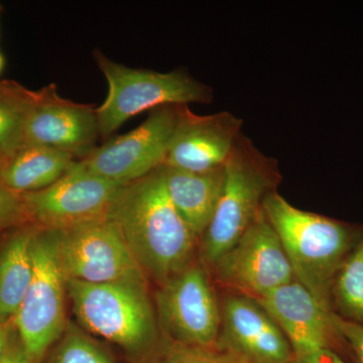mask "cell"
<instances>
[{
    "label": "cell",
    "mask_w": 363,
    "mask_h": 363,
    "mask_svg": "<svg viewBox=\"0 0 363 363\" xmlns=\"http://www.w3.org/2000/svg\"><path fill=\"white\" fill-rule=\"evenodd\" d=\"M77 162L66 152L26 145L9 159L0 183L21 194L37 192L59 181Z\"/></svg>",
    "instance_id": "ac0fdd59"
},
{
    "label": "cell",
    "mask_w": 363,
    "mask_h": 363,
    "mask_svg": "<svg viewBox=\"0 0 363 363\" xmlns=\"http://www.w3.org/2000/svg\"><path fill=\"white\" fill-rule=\"evenodd\" d=\"M332 307L343 319L363 324V224L357 243L334 281Z\"/></svg>",
    "instance_id": "ffe728a7"
},
{
    "label": "cell",
    "mask_w": 363,
    "mask_h": 363,
    "mask_svg": "<svg viewBox=\"0 0 363 363\" xmlns=\"http://www.w3.org/2000/svg\"><path fill=\"white\" fill-rule=\"evenodd\" d=\"M40 363H117L96 339L78 324L68 322L61 337Z\"/></svg>",
    "instance_id": "44dd1931"
},
{
    "label": "cell",
    "mask_w": 363,
    "mask_h": 363,
    "mask_svg": "<svg viewBox=\"0 0 363 363\" xmlns=\"http://www.w3.org/2000/svg\"><path fill=\"white\" fill-rule=\"evenodd\" d=\"M223 169L196 173L161 166L169 199L199 240L216 209L223 183Z\"/></svg>",
    "instance_id": "2e32d148"
},
{
    "label": "cell",
    "mask_w": 363,
    "mask_h": 363,
    "mask_svg": "<svg viewBox=\"0 0 363 363\" xmlns=\"http://www.w3.org/2000/svg\"><path fill=\"white\" fill-rule=\"evenodd\" d=\"M68 300L79 326L118 346L133 363H152L162 336L147 281L90 284L67 279Z\"/></svg>",
    "instance_id": "3957f363"
},
{
    "label": "cell",
    "mask_w": 363,
    "mask_h": 363,
    "mask_svg": "<svg viewBox=\"0 0 363 363\" xmlns=\"http://www.w3.org/2000/svg\"><path fill=\"white\" fill-rule=\"evenodd\" d=\"M9 157L6 156L4 152H0V182H1L2 175L6 171L7 164H9Z\"/></svg>",
    "instance_id": "83f0119b"
},
{
    "label": "cell",
    "mask_w": 363,
    "mask_h": 363,
    "mask_svg": "<svg viewBox=\"0 0 363 363\" xmlns=\"http://www.w3.org/2000/svg\"><path fill=\"white\" fill-rule=\"evenodd\" d=\"M279 235L294 274L326 311L333 313L337 272L362 233V224L298 209L277 191L262 205Z\"/></svg>",
    "instance_id": "7a4b0ae2"
},
{
    "label": "cell",
    "mask_w": 363,
    "mask_h": 363,
    "mask_svg": "<svg viewBox=\"0 0 363 363\" xmlns=\"http://www.w3.org/2000/svg\"><path fill=\"white\" fill-rule=\"evenodd\" d=\"M152 363H242L220 350L212 347L181 345L168 341L161 354Z\"/></svg>",
    "instance_id": "7402d4cb"
},
{
    "label": "cell",
    "mask_w": 363,
    "mask_h": 363,
    "mask_svg": "<svg viewBox=\"0 0 363 363\" xmlns=\"http://www.w3.org/2000/svg\"><path fill=\"white\" fill-rule=\"evenodd\" d=\"M50 231L67 279L90 284L147 281L123 234L106 217Z\"/></svg>",
    "instance_id": "ba28073f"
},
{
    "label": "cell",
    "mask_w": 363,
    "mask_h": 363,
    "mask_svg": "<svg viewBox=\"0 0 363 363\" xmlns=\"http://www.w3.org/2000/svg\"><path fill=\"white\" fill-rule=\"evenodd\" d=\"M37 98L16 81H0V152L9 159L25 145L26 123Z\"/></svg>",
    "instance_id": "d6986e66"
},
{
    "label": "cell",
    "mask_w": 363,
    "mask_h": 363,
    "mask_svg": "<svg viewBox=\"0 0 363 363\" xmlns=\"http://www.w3.org/2000/svg\"><path fill=\"white\" fill-rule=\"evenodd\" d=\"M67 298V278L60 267L51 231L38 226L32 281L14 317L30 363L42 362L65 331Z\"/></svg>",
    "instance_id": "52a82bcc"
},
{
    "label": "cell",
    "mask_w": 363,
    "mask_h": 363,
    "mask_svg": "<svg viewBox=\"0 0 363 363\" xmlns=\"http://www.w3.org/2000/svg\"><path fill=\"white\" fill-rule=\"evenodd\" d=\"M294 363H350L330 350H314L295 355Z\"/></svg>",
    "instance_id": "d4e9b609"
},
{
    "label": "cell",
    "mask_w": 363,
    "mask_h": 363,
    "mask_svg": "<svg viewBox=\"0 0 363 363\" xmlns=\"http://www.w3.org/2000/svg\"><path fill=\"white\" fill-rule=\"evenodd\" d=\"M179 105L150 112L135 130L97 147L79 166L89 173L125 185L162 166L175 131Z\"/></svg>",
    "instance_id": "30bf717a"
},
{
    "label": "cell",
    "mask_w": 363,
    "mask_h": 363,
    "mask_svg": "<svg viewBox=\"0 0 363 363\" xmlns=\"http://www.w3.org/2000/svg\"><path fill=\"white\" fill-rule=\"evenodd\" d=\"M223 173L216 209L198 247V259L208 271L247 233L267 196L283 180L277 160L260 152L243 133L224 164Z\"/></svg>",
    "instance_id": "277c9868"
},
{
    "label": "cell",
    "mask_w": 363,
    "mask_h": 363,
    "mask_svg": "<svg viewBox=\"0 0 363 363\" xmlns=\"http://www.w3.org/2000/svg\"><path fill=\"white\" fill-rule=\"evenodd\" d=\"M28 223L23 194L0 183V235Z\"/></svg>",
    "instance_id": "603a6c76"
},
{
    "label": "cell",
    "mask_w": 363,
    "mask_h": 363,
    "mask_svg": "<svg viewBox=\"0 0 363 363\" xmlns=\"http://www.w3.org/2000/svg\"><path fill=\"white\" fill-rule=\"evenodd\" d=\"M209 272L216 288L255 300L296 279L283 245L264 209Z\"/></svg>",
    "instance_id": "9c48e42d"
},
{
    "label": "cell",
    "mask_w": 363,
    "mask_h": 363,
    "mask_svg": "<svg viewBox=\"0 0 363 363\" xmlns=\"http://www.w3.org/2000/svg\"><path fill=\"white\" fill-rule=\"evenodd\" d=\"M121 184L89 173L78 162L59 181L37 192L23 193L30 223L66 229L106 217Z\"/></svg>",
    "instance_id": "8fae6325"
},
{
    "label": "cell",
    "mask_w": 363,
    "mask_h": 363,
    "mask_svg": "<svg viewBox=\"0 0 363 363\" xmlns=\"http://www.w3.org/2000/svg\"><path fill=\"white\" fill-rule=\"evenodd\" d=\"M14 328H16L14 321L7 322V323L0 322V363L2 362L4 355H6L7 346L11 341Z\"/></svg>",
    "instance_id": "4316f807"
},
{
    "label": "cell",
    "mask_w": 363,
    "mask_h": 363,
    "mask_svg": "<svg viewBox=\"0 0 363 363\" xmlns=\"http://www.w3.org/2000/svg\"><path fill=\"white\" fill-rule=\"evenodd\" d=\"M99 136L96 107L65 99L55 84L37 91L23 147H50L81 161L96 149Z\"/></svg>",
    "instance_id": "4fadbf2b"
},
{
    "label": "cell",
    "mask_w": 363,
    "mask_h": 363,
    "mask_svg": "<svg viewBox=\"0 0 363 363\" xmlns=\"http://www.w3.org/2000/svg\"><path fill=\"white\" fill-rule=\"evenodd\" d=\"M243 121L228 111L199 116L179 105L178 121L164 166L204 173L223 168L238 138Z\"/></svg>",
    "instance_id": "5bb4252c"
},
{
    "label": "cell",
    "mask_w": 363,
    "mask_h": 363,
    "mask_svg": "<svg viewBox=\"0 0 363 363\" xmlns=\"http://www.w3.org/2000/svg\"><path fill=\"white\" fill-rule=\"evenodd\" d=\"M38 225L16 227L0 235V322L14 321L33 274Z\"/></svg>",
    "instance_id": "e0dca14e"
},
{
    "label": "cell",
    "mask_w": 363,
    "mask_h": 363,
    "mask_svg": "<svg viewBox=\"0 0 363 363\" xmlns=\"http://www.w3.org/2000/svg\"><path fill=\"white\" fill-rule=\"evenodd\" d=\"M98 68L108 83V94L96 108L101 138H109L126 121L143 111L164 105L211 104L213 91L187 71L162 73L131 68L94 52Z\"/></svg>",
    "instance_id": "5b68a950"
},
{
    "label": "cell",
    "mask_w": 363,
    "mask_h": 363,
    "mask_svg": "<svg viewBox=\"0 0 363 363\" xmlns=\"http://www.w3.org/2000/svg\"><path fill=\"white\" fill-rule=\"evenodd\" d=\"M106 218L119 229L147 279L157 286L198 259L199 238L169 199L161 167L121 186Z\"/></svg>",
    "instance_id": "6da1fadb"
},
{
    "label": "cell",
    "mask_w": 363,
    "mask_h": 363,
    "mask_svg": "<svg viewBox=\"0 0 363 363\" xmlns=\"http://www.w3.org/2000/svg\"><path fill=\"white\" fill-rule=\"evenodd\" d=\"M4 64H6V60H4V55L0 52V74L4 71Z\"/></svg>",
    "instance_id": "f1b7e54d"
},
{
    "label": "cell",
    "mask_w": 363,
    "mask_h": 363,
    "mask_svg": "<svg viewBox=\"0 0 363 363\" xmlns=\"http://www.w3.org/2000/svg\"><path fill=\"white\" fill-rule=\"evenodd\" d=\"M1 363H30V358L28 357L25 346L21 342L20 335H18L16 328H14L13 335H11V341L6 355Z\"/></svg>",
    "instance_id": "484cf974"
},
{
    "label": "cell",
    "mask_w": 363,
    "mask_h": 363,
    "mask_svg": "<svg viewBox=\"0 0 363 363\" xmlns=\"http://www.w3.org/2000/svg\"><path fill=\"white\" fill-rule=\"evenodd\" d=\"M216 346L242 363H294L292 346L255 298L222 291Z\"/></svg>",
    "instance_id": "7c38bea8"
},
{
    "label": "cell",
    "mask_w": 363,
    "mask_h": 363,
    "mask_svg": "<svg viewBox=\"0 0 363 363\" xmlns=\"http://www.w3.org/2000/svg\"><path fill=\"white\" fill-rule=\"evenodd\" d=\"M155 309L167 341L181 345H216L221 324L220 297L199 259L157 286Z\"/></svg>",
    "instance_id": "8992f818"
},
{
    "label": "cell",
    "mask_w": 363,
    "mask_h": 363,
    "mask_svg": "<svg viewBox=\"0 0 363 363\" xmlns=\"http://www.w3.org/2000/svg\"><path fill=\"white\" fill-rule=\"evenodd\" d=\"M257 301L285 334L294 357L324 348L346 360L345 346L332 322V313L326 311L297 279Z\"/></svg>",
    "instance_id": "9a60e30c"
},
{
    "label": "cell",
    "mask_w": 363,
    "mask_h": 363,
    "mask_svg": "<svg viewBox=\"0 0 363 363\" xmlns=\"http://www.w3.org/2000/svg\"><path fill=\"white\" fill-rule=\"evenodd\" d=\"M331 317L345 346L347 362L363 363V324L343 319L335 313Z\"/></svg>",
    "instance_id": "cb8c5ba5"
}]
</instances>
